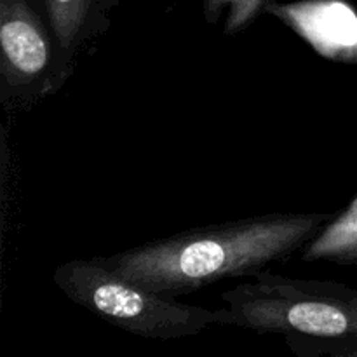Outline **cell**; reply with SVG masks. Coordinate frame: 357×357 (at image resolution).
I'll use <instances>...</instances> for the list:
<instances>
[{
    "instance_id": "1",
    "label": "cell",
    "mask_w": 357,
    "mask_h": 357,
    "mask_svg": "<svg viewBox=\"0 0 357 357\" xmlns=\"http://www.w3.org/2000/svg\"><path fill=\"white\" fill-rule=\"evenodd\" d=\"M328 213H272L195 227L139 244L101 264L159 295L197 291L229 278L255 275L284 261L333 218Z\"/></svg>"
},
{
    "instance_id": "5",
    "label": "cell",
    "mask_w": 357,
    "mask_h": 357,
    "mask_svg": "<svg viewBox=\"0 0 357 357\" xmlns=\"http://www.w3.org/2000/svg\"><path fill=\"white\" fill-rule=\"evenodd\" d=\"M265 13L291 28L319 56L357 65V13L345 0H272Z\"/></svg>"
},
{
    "instance_id": "6",
    "label": "cell",
    "mask_w": 357,
    "mask_h": 357,
    "mask_svg": "<svg viewBox=\"0 0 357 357\" xmlns=\"http://www.w3.org/2000/svg\"><path fill=\"white\" fill-rule=\"evenodd\" d=\"M44 3L61 45L73 58L108 26L105 13L112 0H44Z\"/></svg>"
},
{
    "instance_id": "3",
    "label": "cell",
    "mask_w": 357,
    "mask_h": 357,
    "mask_svg": "<svg viewBox=\"0 0 357 357\" xmlns=\"http://www.w3.org/2000/svg\"><path fill=\"white\" fill-rule=\"evenodd\" d=\"M52 281L70 302L136 337L180 340L218 324V310L150 291L100 258L65 261L56 267Z\"/></svg>"
},
{
    "instance_id": "2",
    "label": "cell",
    "mask_w": 357,
    "mask_h": 357,
    "mask_svg": "<svg viewBox=\"0 0 357 357\" xmlns=\"http://www.w3.org/2000/svg\"><path fill=\"white\" fill-rule=\"evenodd\" d=\"M218 324L279 335L300 357H357V288L258 272L222 293Z\"/></svg>"
},
{
    "instance_id": "8",
    "label": "cell",
    "mask_w": 357,
    "mask_h": 357,
    "mask_svg": "<svg viewBox=\"0 0 357 357\" xmlns=\"http://www.w3.org/2000/svg\"><path fill=\"white\" fill-rule=\"evenodd\" d=\"M272 0H202L204 17L211 26L222 23V33L234 37L265 13Z\"/></svg>"
},
{
    "instance_id": "7",
    "label": "cell",
    "mask_w": 357,
    "mask_h": 357,
    "mask_svg": "<svg viewBox=\"0 0 357 357\" xmlns=\"http://www.w3.org/2000/svg\"><path fill=\"white\" fill-rule=\"evenodd\" d=\"M302 260L357 265V195L305 244Z\"/></svg>"
},
{
    "instance_id": "4",
    "label": "cell",
    "mask_w": 357,
    "mask_h": 357,
    "mask_svg": "<svg viewBox=\"0 0 357 357\" xmlns=\"http://www.w3.org/2000/svg\"><path fill=\"white\" fill-rule=\"evenodd\" d=\"M65 51L47 9L33 0H0V98L6 110H24L58 93L70 79Z\"/></svg>"
}]
</instances>
